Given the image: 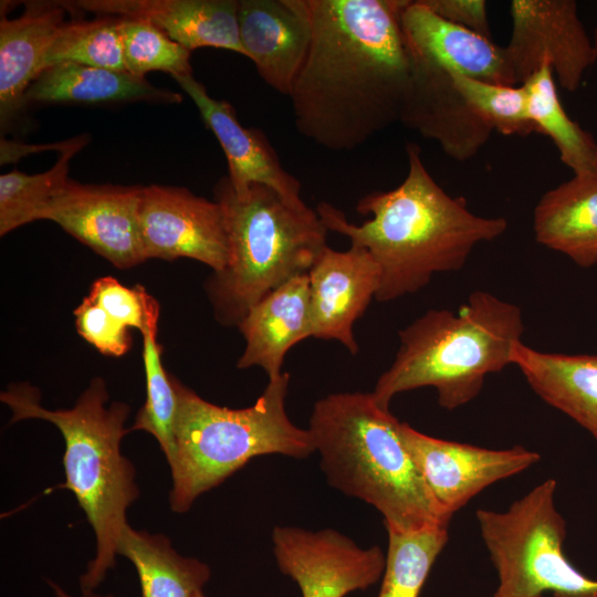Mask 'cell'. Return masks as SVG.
Here are the masks:
<instances>
[{
    "instance_id": "d6a6232c",
    "label": "cell",
    "mask_w": 597,
    "mask_h": 597,
    "mask_svg": "<svg viewBox=\"0 0 597 597\" xmlns=\"http://www.w3.org/2000/svg\"><path fill=\"white\" fill-rule=\"evenodd\" d=\"M87 297L122 325L140 333L160 311L158 301L144 286L128 287L113 276L96 279Z\"/></svg>"
},
{
    "instance_id": "7a4b0ae2",
    "label": "cell",
    "mask_w": 597,
    "mask_h": 597,
    "mask_svg": "<svg viewBox=\"0 0 597 597\" xmlns=\"http://www.w3.org/2000/svg\"><path fill=\"white\" fill-rule=\"evenodd\" d=\"M406 151L402 182L358 200L357 212L370 216L364 223L349 222L325 201L315 209L328 231L374 256L380 271L378 302L416 293L437 273L461 270L478 244L507 229L505 218L474 214L463 198L448 195L428 171L417 144L408 143Z\"/></svg>"
},
{
    "instance_id": "8d00e7d4",
    "label": "cell",
    "mask_w": 597,
    "mask_h": 597,
    "mask_svg": "<svg viewBox=\"0 0 597 597\" xmlns=\"http://www.w3.org/2000/svg\"><path fill=\"white\" fill-rule=\"evenodd\" d=\"M593 44H594L595 52L597 54V29H596V32H595V38H594Z\"/></svg>"
},
{
    "instance_id": "484cf974",
    "label": "cell",
    "mask_w": 597,
    "mask_h": 597,
    "mask_svg": "<svg viewBox=\"0 0 597 597\" xmlns=\"http://www.w3.org/2000/svg\"><path fill=\"white\" fill-rule=\"evenodd\" d=\"M522 85L531 121L537 132L553 140L563 164L575 175L597 172V142L563 108L549 63H544Z\"/></svg>"
},
{
    "instance_id": "83f0119b",
    "label": "cell",
    "mask_w": 597,
    "mask_h": 597,
    "mask_svg": "<svg viewBox=\"0 0 597 597\" xmlns=\"http://www.w3.org/2000/svg\"><path fill=\"white\" fill-rule=\"evenodd\" d=\"M388 548L378 597H418L449 540L448 526L386 528Z\"/></svg>"
},
{
    "instance_id": "52a82bcc",
    "label": "cell",
    "mask_w": 597,
    "mask_h": 597,
    "mask_svg": "<svg viewBox=\"0 0 597 597\" xmlns=\"http://www.w3.org/2000/svg\"><path fill=\"white\" fill-rule=\"evenodd\" d=\"M171 380L177 413L169 503L175 513L187 512L254 457L305 459L316 451L310 430L296 427L286 413L287 373L270 379L256 401L242 409L209 402L172 375Z\"/></svg>"
},
{
    "instance_id": "5bb4252c",
    "label": "cell",
    "mask_w": 597,
    "mask_h": 597,
    "mask_svg": "<svg viewBox=\"0 0 597 597\" xmlns=\"http://www.w3.org/2000/svg\"><path fill=\"white\" fill-rule=\"evenodd\" d=\"M408 53L410 81L400 123L437 142L454 160L473 158L493 129L464 100L454 84L451 70Z\"/></svg>"
},
{
    "instance_id": "f546056e",
    "label": "cell",
    "mask_w": 597,
    "mask_h": 597,
    "mask_svg": "<svg viewBox=\"0 0 597 597\" xmlns=\"http://www.w3.org/2000/svg\"><path fill=\"white\" fill-rule=\"evenodd\" d=\"M118 22L119 18L113 15L65 21L46 52L44 70L61 62H74L127 72Z\"/></svg>"
},
{
    "instance_id": "1f68e13d",
    "label": "cell",
    "mask_w": 597,
    "mask_h": 597,
    "mask_svg": "<svg viewBox=\"0 0 597 597\" xmlns=\"http://www.w3.org/2000/svg\"><path fill=\"white\" fill-rule=\"evenodd\" d=\"M453 80L464 100L493 130L519 136L537 132L528 115L526 91L522 84H494L454 72Z\"/></svg>"
},
{
    "instance_id": "30bf717a",
    "label": "cell",
    "mask_w": 597,
    "mask_h": 597,
    "mask_svg": "<svg viewBox=\"0 0 597 597\" xmlns=\"http://www.w3.org/2000/svg\"><path fill=\"white\" fill-rule=\"evenodd\" d=\"M139 232L145 259L188 258L213 272L229 261V242L221 206L181 187L142 188Z\"/></svg>"
},
{
    "instance_id": "6da1fadb",
    "label": "cell",
    "mask_w": 597,
    "mask_h": 597,
    "mask_svg": "<svg viewBox=\"0 0 597 597\" xmlns=\"http://www.w3.org/2000/svg\"><path fill=\"white\" fill-rule=\"evenodd\" d=\"M312 39L290 98L297 132L354 150L400 122L410 59L400 15L408 0H307Z\"/></svg>"
},
{
    "instance_id": "9c48e42d",
    "label": "cell",
    "mask_w": 597,
    "mask_h": 597,
    "mask_svg": "<svg viewBox=\"0 0 597 597\" xmlns=\"http://www.w3.org/2000/svg\"><path fill=\"white\" fill-rule=\"evenodd\" d=\"M504 46L516 85L549 63L559 85L575 92L597 54L574 0H513Z\"/></svg>"
},
{
    "instance_id": "d4e9b609",
    "label": "cell",
    "mask_w": 597,
    "mask_h": 597,
    "mask_svg": "<svg viewBox=\"0 0 597 597\" xmlns=\"http://www.w3.org/2000/svg\"><path fill=\"white\" fill-rule=\"evenodd\" d=\"M117 555L136 568L142 597H197L211 576L208 564L178 554L166 535L129 524L121 534Z\"/></svg>"
},
{
    "instance_id": "e0dca14e",
    "label": "cell",
    "mask_w": 597,
    "mask_h": 597,
    "mask_svg": "<svg viewBox=\"0 0 597 597\" xmlns=\"http://www.w3.org/2000/svg\"><path fill=\"white\" fill-rule=\"evenodd\" d=\"M172 78L193 101L203 123L219 142L228 163L227 178L234 190L261 184L292 205H304L300 181L283 168L262 129L242 126L234 107L227 101L210 96L193 75Z\"/></svg>"
},
{
    "instance_id": "44dd1931",
    "label": "cell",
    "mask_w": 597,
    "mask_h": 597,
    "mask_svg": "<svg viewBox=\"0 0 597 597\" xmlns=\"http://www.w3.org/2000/svg\"><path fill=\"white\" fill-rule=\"evenodd\" d=\"M239 329L245 346L239 369L258 366L270 379L277 378L286 353L312 336L311 292L307 273L283 283L245 314Z\"/></svg>"
},
{
    "instance_id": "ffe728a7",
    "label": "cell",
    "mask_w": 597,
    "mask_h": 597,
    "mask_svg": "<svg viewBox=\"0 0 597 597\" xmlns=\"http://www.w3.org/2000/svg\"><path fill=\"white\" fill-rule=\"evenodd\" d=\"M400 23L410 53L468 77L516 85L504 46L442 19L420 0H408Z\"/></svg>"
},
{
    "instance_id": "d6986e66",
    "label": "cell",
    "mask_w": 597,
    "mask_h": 597,
    "mask_svg": "<svg viewBox=\"0 0 597 597\" xmlns=\"http://www.w3.org/2000/svg\"><path fill=\"white\" fill-rule=\"evenodd\" d=\"M69 10L65 1H28L23 13L0 21V126L7 132L25 107L30 85L43 63Z\"/></svg>"
},
{
    "instance_id": "f1b7e54d",
    "label": "cell",
    "mask_w": 597,
    "mask_h": 597,
    "mask_svg": "<svg viewBox=\"0 0 597 597\" xmlns=\"http://www.w3.org/2000/svg\"><path fill=\"white\" fill-rule=\"evenodd\" d=\"M159 315L142 331L143 362L146 377V399L138 410L130 431L150 433L159 443L168 464L175 455V421L177 397L171 375L161 363L163 346L157 341Z\"/></svg>"
},
{
    "instance_id": "7402d4cb",
    "label": "cell",
    "mask_w": 597,
    "mask_h": 597,
    "mask_svg": "<svg viewBox=\"0 0 597 597\" xmlns=\"http://www.w3.org/2000/svg\"><path fill=\"white\" fill-rule=\"evenodd\" d=\"M536 241L582 268L597 263V172H584L546 191L534 209Z\"/></svg>"
},
{
    "instance_id": "5b68a950",
    "label": "cell",
    "mask_w": 597,
    "mask_h": 597,
    "mask_svg": "<svg viewBox=\"0 0 597 597\" xmlns=\"http://www.w3.org/2000/svg\"><path fill=\"white\" fill-rule=\"evenodd\" d=\"M524 329L520 306L481 290L457 311L429 310L399 331L398 352L373 395L389 408L400 392L432 387L442 408L462 407L488 375L513 365Z\"/></svg>"
},
{
    "instance_id": "603a6c76",
    "label": "cell",
    "mask_w": 597,
    "mask_h": 597,
    "mask_svg": "<svg viewBox=\"0 0 597 597\" xmlns=\"http://www.w3.org/2000/svg\"><path fill=\"white\" fill-rule=\"evenodd\" d=\"M513 365L545 402L597 439V355L546 353L522 342Z\"/></svg>"
},
{
    "instance_id": "277c9868",
    "label": "cell",
    "mask_w": 597,
    "mask_h": 597,
    "mask_svg": "<svg viewBox=\"0 0 597 597\" xmlns=\"http://www.w3.org/2000/svg\"><path fill=\"white\" fill-rule=\"evenodd\" d=\"M400 421L373 392H337L317 400L308 430L328 483L373 505L386 528L448 526L405 447Z\"/></svg>"
},
{
    "instance_id": "4dcf8cb0",
    "label": "cell",
    "mask_w": 597,
    "mask_h": 597,
    "mask_svg": "<svg viewBox=\"0 0 597 597\" xmlns=\"http://www.w3.org/2000/svg\"><path fill=\"white\" fill-rule=\"evenodd\" d=\"M127 72L145 76L163 71L171 77L192 75L191 51L147 20L118 17Z\"/></svg>"
},
{
    "instance_id": "ba28073f",
    "label": "cell",
    "mask_w": 597,
    "mask_h": 597,
    "mask_svg": "<svg viewBox=\"0 0 597 597\" xmlns=\"http://www.w3.org/2000/svg\"><path fill=\"white\" fill-rule=\"evenodd\" d=\"M548 479L503 512L478 509L482 541L499 577L493 597H597V580L577 570L563 551L566 522Z\"/></svg>"
},
{
    "instance_id": "7c38bea8",
    "label": "cell",
    "mask_w": 597,
    "mask_h": 597,
    "mask_svg": "<svg viewBox=\"0 0 597 597\" xmlns=\"http://www.w3.org/2000/svg\"><path fill=\"white\" fill-rule=\"evenodd\" d=\"M400 436L434 501L451 517L485 488L541 460L521 446L481 448L427 436L407 422L400 423Z\"/></svg>"
},
{
    "instance_id": "4316f807",
    "label": "cell",
    "mask_w": 597,
    "mask_h": 597,
    "mask_svg": "<svg viewBox=\"0 0 597 597\" xmlns=\"http://www.w3.org/2000/svg\"><path fill=\"white\" fill-rule=\"evenodd\" d=\"M88 140L87 135L67 140L53 167L44 172L28 175L14 169L0 176L1 237L29 222L43 220L70 180V160Z\"/></svg>"
},
{
    "instance_id": "3957f363",
    "label": "cell",
    "mask_w": 597,
    "mask_h": 597,
    "mask_svg": "<svg viewBox=\"0 0 597 597\" xmlns=\"http://www.w3.org/2000/svg\"><path fill=\"white\" fill-rule=\"evenodd\" d=\"M108 392L103 378L94 377L70 409L44 408L38 388L14 384L0 399L11 410L10 422L41 419L62 433L65 450V483L57 488L72 491L86 515L96 540V553L80 576L82 591H94L115 566L117 545L128 524L126 512L139 496L136 470L122 454L121 443L129 405L114 401L106 406Z\"/></svg>"
},
{
    "instance_id": "d590c367",
    "label": "cell",
    "mask_w": 597,
    "mask_h": 597,
    "mask_svg": "<svg viewBox=\"0 0 597 597\" xmlns=\"http://www.w3.org/2000/svg\"><path fill=\"white\" fill-rule=\"evenodd\" d=\"M48 585L51 587L54 594V597H74L70 595L69 593H66L60 585H57L56 583L52 580H48ZM77 597H115V596L112 594L100 595L95 591H82V594Z\"/></svg>"
},
{
    "instance_id": "8fae6325",
    "label": "cell",
    "mask_w": 597,
    "mask_h": 597,
    "mask_svg": "<svg viewBox=\"0 0 597 597\" xmlns=\"http://www.w3.org/2000/svg\"><path fill=\"white\" fill-rule=\"evenodd\" d=\"M272 543L279 569L296 583L302 597L365 590L381 578L386 565L379 546L363 548L332 528L275 526Z\"/></svg>"
},
{
    "instance_id": "836d02e7",
    "label": "cell",
    "mask_w": 597,
    "mask_h": 597,
    "mask_svg": "<svg viewBox=\"0 0 597 597\" xmlns=\"http://www.w3.org/2000/svg\"><path fill=\"white\" fill-rule=\"evenodd\" d=\"M74 317L78 335L100 353L119 357L129 352L133 344L130 328L122 325L87 296L74 310Z\"/></svg>"
},
{
    "instance_id": "4fadbf2b",
    "label": "cell",
    "mask_w": 597,
    "mask_h": 597,
    "mask_svg": "<svg viewBox=\"0 0 597 597\" xmlns=\"http://www.w3.org/2000/svg\"><path fill=\"white\" fill-rule=\"evenodd\" d=\"M139 186L70 179L43 220H51L118 269L146 261L139 232Z\"/></svg>"
},
{
    "instance_id": "2e32d148",
    "label": "cell",
    "mask_w": 597,
    "mask_h": 597,
    "mask_svg": "<svg viewBox=\"0 0 597 597\" xmlns=\"http://www.w3.org/2000/svg\"><path fill=\"white\" fill-rule=\"evenodd\" d=\"M238 24L260 77L290 96L312 39L307 0H238Z\"/></svg>"
},
{
    "instance_id": "ac0fdd59",
    "label": "cell",
    "mask_w": 597,
    "mask_h": 597,
    "mask_svg": "<svg viewBox=\"0 0 597 597\" xmlns=\"http://www.w3.org/2000/svg\"><path fill=\"white\" fill-rule=\"evenodd\" d=\"M73 8L101 15L147 20L190 51L214 48L244 57L238 0H78Z\"/></svg>"
},
{
    "instance_id": "e575fe53",
    "label": "cell",
    "mask_w": 597,
    "mask_h": 597,
    "mask_svg": "<svg viewBox=\"0 0 597 597\" xmlns=\"http://www.w3.org/2000/svg\"><path fill=\"white\" fill-rule=\"evenodd\" d=\"M442 19L491 38L486 2L483 0H420Z\"/></svg>"
},
{
    "instance_id": "74e56055",
    "label": "cell",
    "mask_w": 597,
    "mask_h": 597,
    "mask_svg": "<svg viewBox=\"0 0 597 597\" xmlns=\"http://www.w3.org/2000/svg\"><path fill=\"white\" fill-rule=\"evenodd\" d=\"M197 597H206L202 593H200Z\"/></svg>"
},
{
    "instance_id": "cb8c5ba5",
    "label": "cell",
    "mask_w": 597,
    "mask_h": 597,
    "mask_svg": "<svg viewBox=\"0 0 597 597\" xmlns=\"http://www.w3.org/2000/svg\"><path fill=\"white\" fill-rule=\"evenodd\" d=\"M182 95L154 86L145 76L61 62L46 67L30 85L24 104H106L151 102L179 104Z\"/></svg>"
},
{
    "instance_id": "9a60e30c",
    "label": "cell",
    "mask_w": 597,
    "mask_h": 597,
    "mask_svg": "<svg viewBox=\"0 0 597 597\" xmlns=\"http://www.w3.org/2000/svg\"><path fill=\"white\" fill-rule=\"evenodd\" d=\"M312 336L335 339L355 355L353 326L380 286V271L370 252L352 244L346 251L326 245L308 273Z\"/></svg>"
},
{
    "instance_id": "8992f818",
    "label": "cell",
    "mask_w": 597,
    "mask_h": 597,
    "mask_svg": "<svg viewBox=\"0 0 597 597\" xmlns=\"http://www.w3.org/2000/svg\"><path fill=\"white\" fill-rule=\"evenodd\" d=\"M213 193L224 217L229 261L207 280L206 291L216 320L239 326L266 294L308 273L328 230L316 210L292 205L261 184L237 191L226 176Z\"/></svg>"
}]
</instances>
